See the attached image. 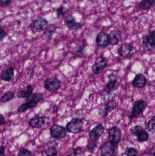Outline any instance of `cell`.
<instances>
[{"mask_svg":"<svg viewBox=\"0 0 155 156\" xmlns=\"http://www.w3.org/2000/svg\"><path fill=\"white\" fill-rule=\"evenodd\" d=\"M48 21L44 17H38L33 20L30 25L32 34H35L45 31L48 27Z\"/></svg>","mask_w":155,"mask_h":156,"instance_id":"1","label":"cell"},{"mask_svg":"<svg viewBox=\"0 0 155 156\" xmlns=\"http://www.w3.org/2000/svg\"><path fill=\"white\" fill-rule=\"evenodd\" d=\"M147 103L143 100H138L134 103L132 112L129 113L130 118L137 117L143 113L147 106Z\"/></svg>","mask_w":155,"mask_h":156,"instance_id":"2","label":"cell"},{"mask_svg":"<svg viewBox=\"0 0 155 156\" xmlns=\"http://www.w3.org/2000/svg\"><path fill=\"white\" fill-rule=\"evenodd\" d=\"M83 127V122L80 118H72L67 124L66 129L67 132L72 133H77L82 131Z\"/></svg>","mask_w":155,"mask_h":156,"instance_id":"3","label":"cell"},{"mask_svg":"<svg viewBox=\"0 0 155 156\" xmlns=\"http://www.w3.org/2000/svg\"><path fill=\"white\" fill-rule=\"evenodd\" d=\"M44 87L47 90L54 92L58 90L61 86V82L55 77H52L46 79L44 83Z\"/></svg>","mask_w":155,"mask_h":156,"instance_id":"4","label":"cell"},{"mask_svg":"<svg viewBox=\"0 0 155 156\" xmlns=\"http://www.w3.org/2000/svg\"><path fill=\"white\" fill-rule=\"evenodd\" d=\"M107 59L103 56H100L96 58L92 66V70L94 74L99 75L101 74L107 66Z\"/></svg>","mask_w":155,"mask_h":156,"instance_id":"5","label":"cell"},{"mask_svg":"<svg viewBox=\"0 0 155 156\" xmlns=\"http://www.w3.org/2000/svg\"><path fill=\"white\" fill-rule=\"evenodd\" d=\"M66 129L58 125H54L50 129V134L52 137L56 139H61L66 136Z\"/></svg>","mask_w":155,"mask_h":156,"instance_id":"6","label":"cell"},{"mask_svg":"<svg viewBox=\"0 0 155 156\" xmlns=\"http://www.w3.org/2000/svg\"><path fill=\"white\" fill-rule=\"evenodd\" d=\"M116 104L115 101L111 100L100 107L98 111V114L102 117H106L109 113L114 111L116 108Z\"/></svg>","mask_w":155,"mask_h":156,"instance_id":"7","label":"cell"},{"mask_svg":"<svg viewBox=\"0 0 155 156\" xmlns=\"http://www.w3.org/2000/svg\"><path fill=\"white\" fill-rule=\"evenodd\" d=\"M133 47L128 43H124L121 45L118 50V55L123 57H129L134 53Z\"/></svg>","mask_w":155,"mask_h":156,"instance_id":"8","label":"cell"},{"mask_svg":"<svg viewBox=\"0 0 155 156\" xmlns=\"http://www.w3.org/2000/svg\"><path fill=\"white\" fill-rule=\"evenodd\" d=\"M64 23L66 26L71 30L77 31L82 28V25L76 22L75 17L71 14L68 15L65 18Z\"/></svg>","mask_w":155,"mask_h":156,"instance_id":"9","label":"cell"},{"mask_svg":"<svg viewBox=\"0 0 155 156\" xmlns=\"http://www.w3.org/2000/svg\"><path fill=\"white\" fill-rule=\"evenodd\" d=\"M115 144L111 141L106 142L100 149L101 156H113L115 152Z\"/></svg>","mask_w":155,"mask_h":156,"instance_id":"10","label":"cell"},{"mask_svg":"<svg viewBox=\"0 0 155 156\" xmlns=\"http://www.w3.org/2000/svg\"><path fill=\"white\" fill-rule=\"evenodd\" d=\"M143 44L147 50H151L155 46V29L151 31L146 37L143 38Z\"/></svg>","mask_w":155,"mask_h":156,"instance_id":"11","label":"cell"},{"mask_svg":"<svg viewBox=\"0 0 155 156\" xmlns=\"http://www.w3.org/2000/svg\"><path fill=\"white\" fill-rule=\"evenodd\" d=\"M104 131V127L102 125H98L90 131L89 133V139L92 142H96L103 134Z\"/></svg>","mask_w":155,"mask_h":156,"instance_id":"12","label":"cell"},{"mask_svg":"<svg viewBox=\"0 0 155 156\" xmlns=\"http://www.w3.org/2000/svg\"><path fill=\"white\" fill-rule=\"evenodd\" d=\"M46 117L45 116L39 115H35L29 122L30 126L33 128H40L42 127L45 122Z\"/></svg>","mask_w":155,"mask_h":156,"instance_id":"13","label":"cell"},{"mask_svg":"<svg viewBox=\"0 0 155 156\" xmlns=\"http://www.w3.org/2000/svg\"><path fill=\"white\" fill-rule=\"evenodd\" d=\"M96 42L98 46L102 48L106 47L110 44L109 35L104 32L99 33L96 36Z\"/></svg>","mask_w":155,"mask_h":156,"instance_id":"14","label":"cell"},{"mask_svg":"<svg viewBox=\"0 0 155 156\" xmlns=\"http://www.w3.org/2000/svg\"><path fill=\"white\" fill-rule=\"evenodd\" d=\"M121 135L119 128L116 126L112 127L109 131V139L114 144H118L121 140Z\"/></svg>","mask_w":155,"mask_h":156,"instance_id":"15","label":"cell"},{"mask_svg":"<svg viewBox=\"0 0 155 156\" xmlns=\"http://www.w3.org/2000/svg\"><path fill=\"white\" fill-rule=\"evenodd\" d=\"M147 81L146 78L143 74H137L132 82L134 87L136 88H142L146 85Z\"/></svg>","mask_w":155,"mask_h":156,"instance_id":"16","label":"cell"},{"mask_svg":"<svg viewBox=\"0 0 155 156\" xmlns=\"http://www.w3.org/2000/svg\"><path fill=\"white\" fill-rule=\"evenodd\" d=\"M109 43L112 45L118 44L122 39V34L119 30H114L110 33L109 35Z\"/></svg>","mask_w":155,"mask_h":156,"instance_id":"17","label":"cell"},{"mask_svg":"<svg viewBox=\"0 0 155 156\" xmlns=\"http://www.w3.org/2000/svg\"><path fill=\"white\" fill-rule=\"evenodd\" d=\"M1 78L3 80L6 82H10L14 78V69L10 67L5 69L2 72Z\"/></svg>","mask_w":155,"mask_h":156,"instance_id":"18","label":"cell"},{"mask_svg":"<svg viewBox=\"0 0 155 156\" xmlns=\"http://www.w3.org/2000/svg\"><path fill=\"white\" fill-rule=\"evenodd\" d=\"M57 29V27L55 24H50L48 26L46 29L45 30L43 34V36L47 40H50L54 34L55 33Z\"/></svg>","mask_w":155,"mask_h":156,"instance_id":"19","label":"cell"},{"mask_svg":"<svg viewBox=\"0 0 155 156\" xmlns=\"http://www.w3.org/2000/svg\"><path fill=\"white\" fill-rule=\"evenodd\" d=\"M33 88L31 84H29L27 86L26 90H21L17 93V96L19 98H28L32 94Z\"/></svg>","mask_w":155,"mask_h":156,"instance_id":"20","label":"cell"},{"mask_svg":"<svg viewBox=\"0 0 155 156\" xmlns=\"http://www.w3.org/2000/svg\"><path fill=\"white\" fill-rule=\"evenodd\" d=\"M37 105H38L37 103L33 101L26 102L22 105L21 106H19V108L17 109V111L20 113L23 112L30 108L36 107Z\"/></svg>","mask_w":155,"mask_h":156,"instance_id":"21","label":"cell"},{"mask_svg":"<svg viewBox=\"0 0 155 156\" xmlns=\"http://www.w3.org/2000/svg\"><path fill=\"white\" fill-rule=\"evenodd\" d=\"M155 3V0H142L139 3V8L142 10H148Z\"/></svg>","mask_w":155,"mask_h":156,"instance_id":"22","label":"cell"},{"mask_svg":"<svg viewBox=\"0 0 155 156\" xmlns=\"http://www.w3.org/2000/svg\"><path fill=\"white\" fill-rule=\"evenodd\" d=\"M114 93L113 91L108 90L103 92L101 95V98L104 101L108 102L113 100L114 97Z\"/></svg>","mask_w":155,"mask_h":156,"instance_id":"23","label":"cell"},{"mask_svg":"<svg viewBox=\"0 0 155 156\" xmlns=\"http://www.w3.org/2000/svg\"><path fill=\"white\" fill-rule=\"evenodd\" d=\"M43 94L42 93H37L32 94L29 98L26 99L25 101H33L35 102L38 103L43 100Z\"/></svg>","mask_w":155,"mask_h":156,"instance_id":"24","label":"cell"},{"mask_svg":"<svg viewBox=\"0 0 155 156\" xmlns=\"http://www.w3.org/2000/svg\"><path fill=\"white\" fill-rule=\"evenodd\" d=\"M106 86L109 90L113 91L118 89L119 83L117 81V79L109 80V82L106 84Z\"/></svg>","mask_w":155,"mask_h":156,"instance_id":"25","label":"cell"},{"mask_svg":"<svg viewBox=\"0 0 155 156\" xmlns=\"http://www.w3.org/2000/svg\"><path fill=\"white\" fill-rule=\"evenodd\" d=\"M136 136H137L138 141L139 142H141V143L147 141L148 138H149V134L144 130H143V131H141Z\"/></svg>","mask_w":155,"mask_h":156,"instance_id":"26","label":"cell"},{"mask_svg":"<svg viewBox=\"0 0 155 156\" xmlns=\"http://www.w3.org/2000/svg\"><path fill=\"white\" fill-rule=\"evenodd\" d=\"M14 93L13 92H7L5 93L1 97V102L4 103L7 102L9 101L12 100L14 98Z\"/></svg>","mask_w":155,"mask_h":156,"instance_id":"27","label":"cell"},{"mask_svg":"<svg viewBox=\"0 0 155 156\" xmlns=\"http://www.w3.org/2000/svg\"><path fill=\"white\" fill-rule=\"evenodd\" d=\"M147 129L151 133L155 132V116H153L147 124Z\"/></svg>","mask_w":155,"mask_h":156,"instance_id":"28","label":"cell"},{"mask_svg":"<svg viewBox=\"0 0 155 156\" xmlns=\"http://www.w3.org/2000/svg\"><path fill=\"white\" fill-rule=\"evenodd\" d=\"M45 154L47 156H56L57 151L55 147H49L45 149Z\"/></svg>","mask_w":155,"mask_h":156,"instance_id":"29","label":"cell"},{"mask_svg":"<svg viewBox=\"0 0 155 156\" xmlns=\"http://www.w3.org/2000/svg\"><path fill=\"white\" fill-rule=\"evenodd\" d=\"M84 48L83 47H75L73 49L72 53L78 56L81 57H83L84 56L83 51Z\"/></svg>","mask_w":155,"mask_h":156,"instance_id":"30","label":"cell"},{"mask_svg":"<svg viewBox=\"0 0 155 156\" xmlns=\"http://www.w3.org/2000/svg\"><path fill=\"white\" fill-rule=\"evenodd\" d=\"M67 11L68 10L62 5L60 6L56 10V15H57V17L59 18L62 16H63Z\"/></svg>","mask_w":155,"mask_h":156,"instance_id":"31","label":"cell"},{"mask_svg":"<svg viewBox=\"0 0 155 156\" xmlns=\"http://www.w3.org/2000/svg\"><path fill=\"white\" fill-rule=\"evenodd\" d=\"M125 154L127 156H137V151L133 147H128L126 149Z\"/></svg>","mask_w":155,"mask_h":156,"instance_id":"32","label":"cell"},{"mask_svg":"<svg viewBox=\"0 0 155 156\" xmlns=\"http://www.w3.org/2000/svg\"><path fill=\"white\" fill-rule=\"evenodd\" d=\"M18 156H32V154L29 150L24 148L19 151Z\"/></svg>","mask_w":155,"mask_h":156,"instance_id":"33","label":"cell"},{"mask_svg":"<svg viewBox=\"0 0 155 156\" xmlns=\"http://www.w3.org/2000/svg\"><path fill=\"white\" fill-rule=\"evenodd\" d=\"M81 151V147H77V148H75L71 154L67 155L66 156H80Z\"/></svg>","mask_w":155,"mask_h":156,"instance_id":"34","label":"cell"},{"mask_svg":"<svg viewBox=\"0 0 155 156\" xmlns=\"http://www.w3.org/2000/svg\"><path fill=\"white\" fill-rule=\"evenodd\" d=\"M143 128H142V126H134L132 129V131L135 135H136L138 134L139 133L143 131Z\"/></svg>","mask_w":155,"mask_h":156,"instance_id":"35","label":"cell"},{"mask_svg":"<svg viewBox=\"0 0 155 156\" xmlns=\"http://www.w3.org/2000/svg\"><path fill=\"white\" fill-rule=\"evenodd\" d=\"M12 0H0V4L2 7H5L12 2Z\"/></svg>","mask_w":155,"mask_h":156,"instance_id":"36","label":"cell"},{"mask_svg":"<svg viewBox=\"0 0 155 156\" xmlns=\"http://www.w3.org/2000/svg\"><path fill=\"white\" fill-rule=\"evenodd\" d=\"M5 36V32L4 29L1 28V31H0V40H1V41H2Z\"/></svg>","mask_w":155,"mask_h":156,"instance_id":"37","label":"cell"},{"mask_svg":"<svg viewBox=\"0 0 155 156\" xmlns=\"http://www.w3.org/2000/svg\"><path fill=\"white\" fill-rule=\"evenodd\" d=\"M6 123V121H5L4 116L2 114H1V115H0V124H1V125H5Z\"/></svg>","mask_w":155,"mask_h":156,"instance_id":"38","label":"cell"},{"mask_svg":"<svg viewBox=\"0 0 155 156\" xmlns=\"http://www.w3.org/2000/svg\"><path fill=\"white\" fill-rule=\"evenodd\" d=\"M108 78L109 80L117 79V76L114 74H110V75L108 76Z\"/></svg>","mask_w":155,"mask_h":156,"instance_id":"39","label":"cell"},{"mask_svg":"<svg viewBox=\"0 0 155 156\" xmlns=\"http://www.w3.org/2000/svg\"><path fill=\"white\" fill-rule=\"evenodd\" d=\"M5 147L3 146H1L0 148V156H3L4 154Z\"/></svg>","mask_w":155,"mask_h":156,"instance_id":"40","label":"cell"},{"mask_svg":"<svg viewBox=\"0 0 155 156\" xmlns=\"http://www.w3.org/2000/svg\"><path fill=\"white\" fill-rule=\"evenodd\" d=\"M53 111L54 112H56L58 111V109H59V107L57 106L56 105H55L54 106H53Z\"/></svg>","mask_w":155,"mask_h":156,"instance_id":"41","label":"cell"},{"mask_svg":"<svg viewBox=\"0 0 155 156\" xmlns=\"http://www.w3.org/2000/svg\"><path fill=\"white\" fill-rule=\"evenodd\" d=\"M151 154L154 156H155V146H154L152 148V151H151Z\"/></svg>","mask_w":155,"mask_h":156,"instance_id":"42","label":"cell"},{"mask_svg":"<svg viewBox=\"0 0 155 156\" xmlns=\"http://www.w3.org/2000/svg\"><path fill=\"white\" fill-rule=\"evenodd\" d=\"M89 1H91L92 2H93L94 1H95V0H89Z\"/></svg>","mask_w":155,"mask_h":156,"instance_id":"43","label":"cell"}]
</instances>
